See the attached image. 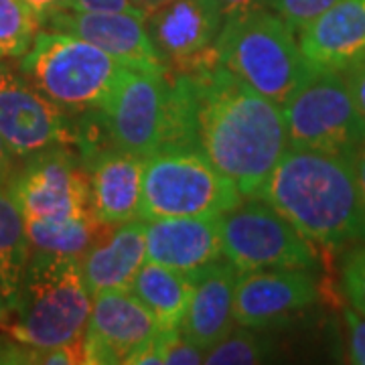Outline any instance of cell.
<instances>
[{
  "label": "cell",
  "instance_id": "1",
  "mask_svg": "<svg viewBox=\"0 0 365 365\" xmlns=\"http://www.w3.org/2000/svg\"><path fill=\"white\" fill-rule=\"evenodd\" d=\"M191 73L197 83L195 148L234 181L244 199L258 197L288 148L282 108L222 63Z\"/></svg>",
  "mask_w": 365,
  "mask_h": 365
},
{
  "label": "cell",
  "instance_id": "2",
  "mask_svg": "<svg viewBox=\"0 0 365 365\" xmlns=\"http://www.w3.org/2000/svg\"><path fill=\"white\" fill-rule=\"evenodd\" d=\"M258 199L314 244H365V197L349 157L288 146Z\"/></svg>",
  "mask_w": 365,
  "mask_h": 365
},
{
  "label": "cell",
  "instance_id": "3",
  "mask_svg": "<svg viewBox=\"0 0 365 365\" xmlns=\"http://www.w3.org/2000/svg\"><path fill=\"white\" fill-rule=\"evenodd\" d=\"M90 311L78 256L33 250L0 329L25 345L51 349L83 339Z\"/></svg>",
  "mask_w": 365,
  "mask_h": 365
},
{
  "label": "cell",
  "instance_id": "4",
  "mask_svg": "<svg viewBox=\"0 0 365 365\" xmlns=\"http://www.w3.org/2000/svg\"><path fill=\"white\" fill-rule=\"evenodd\" d=\"M215 51L223 67L278 106L317 71L300 51L297 31L266 6L223 19Z\"/></svg>",
  "mask_w": 365,
  "mask_h": 365
},
{
  "label": "cell",
  "instance_id": "5",
  "mask_svg": "<svg viewBox=\"0 0 365 365\" xmlns=\"http://www.w3.org/2000/svg\"><path fill=\"white\" fill-rule=\"evenodd\" d=\"M21 73L69 114H88L104 104L122 66L88 41L41 31L21 57Z\"/></svg>",
  "mask_w": 365,
  "mask_h": 365
},
{
  "label": "cell",
  "instance_id": "6",
  "mask_svg": "<svg viewBox=\"0 0 365 365\" xmlns=\"http://www.w3.org/2000/svg\"><path fill=\"white\" fill-rule=\"evenodd\" d=\"M244 195L201 150L173 148L146 158L140 220L222 215Z\"/></svg>",
  "mask_w": 365,
  "mask_h": 365
},
{
  "label": "cell",
  "instance_id": "7",
  "mask_svg": "<svg viewBox=\"0 0 365 365\" xmlns=\"http://www.w3.org/2000/svg\"><path fill=\"white\" fill-rule=\"evenodd\" d=\"M280 108L292 148L353 158L365 143V116L343 71H314Z\"/></svg>",
  "mask_w": 365,
  "mask_h": 365
},
{
  "label": "cell",
  "instance_id": "8",
  "mask_svg": "<svg viewBox=\"0 0 365 365\" xmlns=\"http://www.w3.org/2000/svg\"><path fill=\"white\" fill-rule=\"evenodd\" d=\"M223 258L237 272L264 268H317L313 242L258 197L222 213Z\"/></svg>",
  "mask_w": 365,
  "mask_h": 365
},
{
  "label": "cell",
  "instance_id": "9",
  "mask_svg": "<svg viewBox=\"0 0 365 365\" xmlns=\"http://www.w3.org/2000/svg\"><path fill=\"white\" fill-rule=\"evenodd\" d=\"M167 71L122 67L104 104L93 110L110 144L140 157L158 153L167 120Z\"/></svg>",
  "mask_w": 365,
  "mask_h": 365
},
{
  "label": "cell",
  "instance_id": "10",
  "mask_svg": "<svg viewBox=\"0 0 365 365\" xmlns=\"http://www.w3.org/2000/svg\"><path fill=\"white\" fill-rule=\"evenodd\" d=\"M0 136L14 157H33L57 146H78L73 114L41 93L21 69L0 59Z\"/></svg>",
  "mask_w": 365,
  "mask_h": 365
},
{
  "label": "cell",
  "instance_id": "11",
  "mask_svg": "<svg viewBox=\"0 0 365 365\" xmlns=\"http://www.w3.org/2000/svg\"><path fill=\"white\" fill-rule=\"evenodd\" d=\"M9 181L25 220H61L96 213L90 175L69 146H57L26 157Z\"/></svg>",
  "mask_w": 365,
  "mask_h": 365
},
{
  "label": "cell",
  "instance_id": "12",
  "mask_svg": "<svg viewBox=\"0 0 365 365\" xmlns=\"http://www.w3.org/2000/svg\"><path fill=\"white\" fill-rule=\"evenodd\" d=\"M223 19L220 0H170L144 21L165 66L191 73L220 63L215 43Z\"/></svg>",
  "mask_w": 365,
  "mask_h": 365
},
{
  "label": "cell",
  "instance_id": "13",
  "mask_svg": "<svg viewBox=\"0 0 365 365\" xmlns=\"http://www.w3.org/2000/svg\"><path fill=\"white\" fill-rule=\"evenodd\" d=\"M43 25L49 31L67 33L100 47L114 57L122 67L148 73H165L167 66L146 31L143 14L134 11L100 13V11H71L59 9Z\"/></svg>",
  "mask_w": 365,
  "mask_h": 365
},
{
  "label": "cell",
  "instance_id": "14",
  "mask_svg": "<svg viewBox=\"0 0 365 365\" xmlns=\"http://www.w3.org/2000/svg\"><path fill=\"white\" fill-rule=\"evenodd\" d=\"M317 299V280L307 268L240 272L235 282V325L262 331L280 327L313 307Z\"/></svg>",
  "mask_w": 365,
  "mask_h": 365
},
{
  "label": "cell",
  "instance_id": "15",
  "mask_svg": "<svg viewBox=\"0 0 365 365\" xmlns=\"http://www.w3.org/2000/svg\"><path fill=\"white\" fill-rule=\"evenodd\" d=\"M160 331L157 319L128 290H110L91 299L83 335L88 364H126L128 357Z\"/></svg>",
  "mask_w": 365,
  "mask_h": 365
},
{
  "label": "cell",
  "instance_id": "16",
  "mask_svg": "<svg viewBox=\"0 0 365 365\" xmlns=\"http://www.w3.org/2000/svg\"><path fill=\"white\" fill-rule=\"evenodd\" d=\"M146 158L112 144L81 155L90 175L91 205L100 222L114 225L140 220Z\"/></svg>",
  "mask_w": 365,
  "mask_h": 365
},
{
  "label": "cell",
  "instance_id": "17",
  "mask_svg": "<svg viewBox=\"0 0 365 365\" xmlns=\"http://www.w3.org/2000/svg\"><path fill=\"white\" fill-rule=\"evenodd\" d=\"M300 51L317 71H349L365 61V0H337L297 31Z\"/></svg>",
  "mask_w": 365,
  "mask_h": 365
},
{
  "label": "cell",
  "instance_id": "18",
  "mask_svg": "<svg viewBox=\"0 0 365 365\" xmlns=\"http://www.w3.org/2000/svg\"><path fill=\"white\" fill-rule=\"evenodd\" d=\"M146 258L189 274L223 260L222 215L148 220Z\"/></svg>",
  "mask_w": 365,
  "mask_h": 365
},
{
  "label": "cell",
  "instance_id": "19",
  "mask_svg": "<svg viewBox=\"0 0 365 365\" xmlns=\"http://www.w3.org/2000/svg\"><path fill=\"white\" fill-rule=\"evenodd\" d=\"M146 258V222L104 223L91 246L79 256V266L90 290L96 294L128 290Z\"/></svg>",
  "mask_w": 365,
  "mask_h": 365
},
{
  "label": "cell",
  "instance_id": "20",
  "mask_svg": "<svg viewBox=\"0 0 365 365\" xmlns=\"http://www.w3.org/2000/svg\"><path fill=\"white\" fill-rule=\"evenodd\" d=\"M237 276V268L227 260L213 262L193 272V294L179 331L203 353L215 347L235 329L234 300Z\"/></svg>",
  "mask_w": 365,
  "mask_h": 365
},
{
  "label": "cell",
  "instance_id": "21",
  "mask_svg": "<svg viewBox=\"0 0 365 365\" xmlns=\"http://www.w3.org/2000/svg\"><path fill=\"white\" fill-rule=\"evenodd\" d=\"M193 272H179L146 260L138 270L130 292L157 319L160 329L179 331L193 294Z\"/></svg>",
  "mask_w": 365,
  "mask_h": 365
},
{
  "label": "cell",
  "instance_id": "22",
  "mask_svg": "<svg viewBox=\"0 0 365 365\" xmlns=\"http://www.w3.org/2000/svg\"><path fill=\"white\" fill-rule=\"evenodd\" d=\"M31 252L25 215L11 193L9 182H0V288L6 297L9 311L16 299Z\"/></svg>",
  "mask_w": 365,
  "mask_h": 365
},
{
  "label": "cell",
  "instance_id": "23",
  "mask_svg": "<svg viewBox=\"0 0 365 365\" xmlns=\"http://www.w3.org/2000/svg\"><path fill=\"white\" fill-rule=\"evenodd\" d=\"M31 248L51 254L81 256L90 248L104 223L96 213L61 220H25Z\"/></svg>",
  "mask_w": 365,
  "mask_h": 365
},
{
  "label": "cell",
  "instance_id": "24",
  "mask_svg": "<svg viewBox=\"0 0 365 365\" xmlns=\"http://www.w3.org/2000/svg\"><path fill=\"white\" fill-rule=\"evenodd\" d=\"M274 357V341L262 329L240 327L225 339L205 351L203 364L207 365H250L266 364Z\"/></svg>",
  "mask_w": 365,
  "mask_h": 365
},
{
  "label": "cell",
  "instance_id": "25",
  "mask_svg": "<svg viewBox=\"0 0 365 365\" xmlns=\"http://www.w3.org/2000/svg\"><path fill=\"white\" fill-rule=\"evenodd\" d=\"M41 26L26 0H0V59L23 57Z\"/></svg>",
  "mask_w": 365,
  "mask_h": 365
},
{
  "label": "cell",
  "instance_id": "26",
  "mask_svg": "<svg viewBox=\"0 0 365 365\" xmlns=\"http://www.w3.org/2000/svg\"><path fill=\"white\" fill-rule=\"evenodd\" d=\"M335 2L337 0H266V6H270L278 16H282L292 31H300Z\"/></svg>",
  "mask_w": 365,
  "mask_h": 365
},
{
  "label": "cell",
  "instance_id": "27",
  "mask_svg": "<svg viewBox=\"0 0 365 365\" xmlns=\"http://www.w3.org/2000/svg\"><path fill=\"white\" fill-rule=\"evenodd\" d=\"M343 288L353 309L365 314V244H359L345 256Z\"/></svg>",
  "mask_w": 365,
  "mask_h": 365
},
{
  "label": "cell",
  "instance_id": "28",
  "mask_svg": "<svg viewBox=\"0 0 365 365\" xmlns=\"http://www.w3.org/2000/svg\"><path fill=\"white\" fill-rule=\"evenodd\" d=\"M160 357L163 364L199 365L205 353L181 335V331H160Z\"/></svg>",
  "mask_w": 365,
  "mask_h": 365
},
{
  "label": "cell",
  "instance_id": "29",
  "mask_svg": "<svg viewBox=\"0 0 365 365\" xmlns=\"http://www.w3.org/2000/svg\"><path fill=\"white\" fill-rule=\"evenodd\" d=\"M347 331H349V361L365 365V314L357 313L355 309L345 313Z\"/></svg>",
  "mask_w": 365,
  "mask_h": 365
},
{
  "label": "cell",
  "instance_id": "30",
  "mask_svg": "<svg viewBox=\"0 0 365 365\" xmlns=\"http://www.w3.org/2000/svg\"><path fill=\"white\" fill-rule=\"evenodd\" d=\"M63 9H71V11H100V13L134 11L130 6V0H66Z\"/></svg>",
  "mask_w": 365,
  "mask_h": 365
},
{
  "label": "cell",
  "instance_id": "31",
  "mask_svg": "<svg viewBox=\"0 0 365 365\" xmlns=\"http://www.w3.org/2000/svg\"><path fill=\"white\" fill-rule=\"evenodd\" d=\"M345 76H347L349 88L353 91V98H355V102L365 116V61L351 67L349 71H345Z\"/></svg>",
  "mask_w": 365,
  "mask_h": 365
},
{
  "label": "cell",
  "instance_id": "32",
  "mask_svg": "<svg viewBox=\"0 0 365 365\" xmlns=\"http://www.w3.org/2000/svg\"><path fill=\"white\" fill-rule=\"evenodd\" d=\"M222 4L223 16H234V14L248 13V11H254V9H260V6H266V0H220Z\"/></svg>",
  "mask_w": 365,
  "mask_h": 365
},
{
  "label": "cell",
  "instance_id": "33",
  "mask_svg": "<svg viewBox=\"0 0 365 365\" xmlns=\"http://www.w3.org/2000/svg\"><path fill=\"white\" fill-rule=\"evenodd\" d=\"M14 153L0 136V182H9L14 175Z\"/></svg>",
  "mask_w": 365,
  "mask_h": 365
},
{
  "label": "cell",
  "instance_id": "34",
  "mask_svg": "<svg viewBox=\"0 0 365 365\" xmlns=\"http://www.w3.org/2000/svg\"><path fill=\"white\" fill-rule=\"evenodd\" d=\"M26 4L33 9V13L37 14L39 23L43 25V21H45L49 14L55 13V11H59V9H63L66 0H26Z\"/></svg>",
  "mask_w": 365,
  "mask_h": 365
},
{
  "label": "cell",
  "instance_id": "35",
  "mask_svg": "<svg viewBox=\"0 0 365 365\" xmlns=\"http://www.w3.org/2000/svg\"><path fill=\"white\" fill-rule=\"evenodd\" d=\"M170 0H130V6L136 11L138 14H143L144 19L148 14H153L155 11H158L160 6L169 4Z\"/></svg>",
  "mask_w": 365,
  "mask_h": 365
},
{
  "label": "cell",
  "instance_id": "36",
  "mask_svg": "<svg viewBox=\"0 0 365 365\" xmlns=\"http://www.w3.org/2000/svg\"><path fill=\"white\" fill-rule=\"evenodd\" d=\"M353 167H355V173H357V179H359V185H361V191H364L365 197V143L355 150L353 155Z\"/></svg>",
  "mask_w": 365,
  "mask_h": 365
},
{
  "label": "cell",
  "instance_id": "37",
  "mask_svg": "<svg viewBox=\"0 0 365 365\" xmlns=\"http://www.w3.org/2000/svg\"><path fill=\"white\" fill-rule=\"evenodd\" d=\"M6 314H9V302H6V297H4L2 288H0V323L4 321Z\"/></svg>",
  "mask_w": 365,
  "mask_h": 365
}]
</instances>
